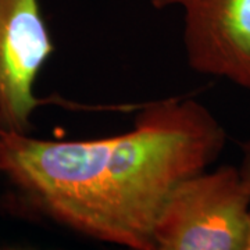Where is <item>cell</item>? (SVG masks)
I'll return each instance as SVG.
<instances>
[{"label": "cell", "mask_w": 250, "mask_h": 250, "mask_svg": "<svg viewBox=\"0 0 250 250\" xmlns=\"http://www.w3.org/2000/svg\"><path fill=\"white\" fill-rule=\"evenodd\" d=\"M239 170L246 187L249 189L250 195V139L241 143V163H239ZM245 250H250V207H249V220H248V238H246V248Z\"/></svg>", "instance_id": "obj_5"}, {"label": "cell", "mask_w": 250, "mask_h": 250, "mask_svg": "<svg viewBox=\"0 0 250 250\" xmlns=\"http://www.w3.org/2000/svg\"><path fill=\"white\" fill-rule=\"evenodd\" d=\"M250 195L238 166L181 181L153 227L154 250H245Z\"/></svg>", "instance_id": "obj_2"}, {"label": "cell", "mask_w": 250, "mask_h": 250, "mask_svg": "<svg viewBox=\"0 0 250 250\" xmlns=\"http://www.w3.org/2000/svg\"><path fill=\"white\" fill-rule=\"evenodd\" d=\"M54 53L41 0H0V128L29 134L36 108L70 102L39 98L35 82Z\"/></svg>", "instance_id": "obj_3"}, {"label": "cell", "mask_w": 250, "mask_h": 250, "mask_svg": "<svg viewBox=\"0 0 250 250\" xmlns=\"http://www.w3.org/2000/svg\"><path fill=\"white\" fill-rule=\"evenodd\" d=\"M227 132L190 98L141 103L131 129L47 141L0 128V181L13 210L92 241L154 250L153 227L172 189L207 170Z\"/></svg>", "instance_id": "obj_1"}, {"label": "cell", "mask_w": 250, "mask_h": 250, "mask_svg": "<svg viewBox=\"0 0 250 250\" xmlns=\"http://www.w3.org/2000/svg\"><path fill=\"white\" fill-rule=\"evenodd\" d=\"M182 14V45L193 71L250 92V0H150Z\"/></svg>", "instance_id": "obj_4"}]
</instances>
